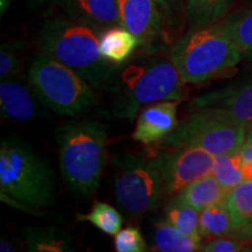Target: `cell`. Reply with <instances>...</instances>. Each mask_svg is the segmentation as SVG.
<instances>
[{
  "instance_id": "52a82bcc",
  "label": "cell",
  "mask_w": 252,
  "mask_h": 252,
  "mask_svg": "<svg viewBox=\"0 0 252 252\" xmlns=\"http://www.w3.org/2000/svg\"><path fill=\"white\" fill-rule=\"evenodd\" d=\"M247 138V124L216 109H195L166 138V146L200 147L214 156L239 152Z\"/></svg>"
},
{
  "instance_id": "484cf974",
  "label": "cell",
  "mask_w": 252,
  "mask_h": 252,
  "mask_svg": "<svg viewBox=\"0 0 252 252\" xmlns=\"http://www.w3.org/2000/svg\"><path fill=\"white\" fill-rule=\"evenodd\" d=\"M20 42L12 41V42H5L0 48V78L13 77L19 72L20 69V53H21Z\"/></svg>"
},
{
  "instance_id": "83f0119b",
  "label": "cell",
  "mask_w": 252,
  "mask_h": 252,
  "mask_svg": "<svg viewBox=\"0 0 252 252\" xmlns=\"http://www.w3.org/2000/svg\"><path fill=\"white\" fill-rule=\"evenodd\" d=\"M115 250L117 252H144L147 251L146 242L139 229L133 226L121 229L115 235Z\"/></svg>"
},
{
  "instance_id": "44dd1931",
  "label": "cell",
  "mask_w": 252,
  "mask_h": 252,
  "mask_svg": "<svg viewBox=\"0 0 252 252\" xmlns=\"http://www.w3.org/2000/svg\"><path fill=\"white\" fill-rule=\"evenodd\" d=\"M234 232V220L225 201L200 210V234L202 237L214 238Z\"/></svg>"
},
{
  "instance_id": "d6a6232c",
  "label": "cell",
  "mask_w": 252,
  "mask_h": 252,
  "mask_svg": "<svg viewBox=\"0 0 252 252\" xmlns=\"http://www.w3.org/2000/svg\"><path fill=\"white\" fill-rule=\"evenodd\" d=\"M0 5H1V15H2L9 6V0H1V4Z\"/></svg>"
},
{
  "instance_id": "9a60e30c",
  "label": "cell",
  "mask_w": 252,
  "mask_h": 252,
  "mask_svg": "<svg viewBox=\"0 0 252 252\" xmlns=\"http://www.w3.org/2000/svg\"><path fill=\"white\" fill-rule=\"evenodd\" d=\"M28 251L74 252L77 245L69 232L56 226H25L21 231Z\"/></svg>"
},
{
  "instance_id": "f1b7e54d",
  "label": "cell",
  "mask_w": 252,
  "mask_h": 252,
  "mask_svg": "<svg viewBox=\"0 0 252 252\" xmlns=\"http://www.w3.org/2000/svg\"><path fill=\"white\" fill-rule=\"evenodd\" d=\"M247 248V239L236 235H224L214 237L210 242L203 245L204 252H239Z\"/></svg>"
},
{
  "instance_id": "836d02e7",
  "label": "cell",
  "mask_w": 252,
  "mask_h": 252,
  "mask_svg": "<svg viewBox=\"0 0 252 252\" xmlns=\"http://www.w3.org/2000/svg\"><path fill=\"white\" fill-rule=\"evenodd\" d=\"M31 1L36 5H43L46 4V2H55V0H31Z\"/></svg>"
},
{
  "instance_id": "3957f363",
  "label": "cell",
  "mask_w": 252,
  "mask_h": 252,
  "mask_svg": "<svg viewBox=\"0 0 252 252\" xmlns=\"http://www.w3.org/2000/svg\"><path fill=\"white\" fill-rule=\"evenodd\" d=\"M108 134V125L97 121L70 122L56 132L60 171L71 191L91 196L99 187Z\"/></svg>"
},
{
  "instance_id": "d4e9b609",
  "label": "cell",
  "mask_w": 252,
  "mask_h": 252,
  "mask_svg": "<svg viewBox=\"0 0 252 252\" xmlns=\"http://www.w3.org/2000/svg\"><path fill=\"white\" fill-rule=\"evenodd\" d=\"M80 220H87L106 235L115 236L122 229L123 217L116 208L105 202H96L89 214L78 215Z\"/></svg>"
},
{
  "instance_id": "2e32d148",
  "label": "cell",
  "mask_w": 252,
  "mask_h": 252,
  "mask_svg": "<svg viewBox=\"0 0 252 252\" xmlns=\"http://www.w3.org/2000/svg\"><path fill=\"white\" fill-rule=\"evenodd\" d=\"M138 47H140L138 37L123 26L108 28L99 34L100 54L115 65H121L133 58Z\"/></svg>"
},
{
  "instance_id": "4dcf8cb0",
  "label": "cell",
  "mask_w": 252,
  "mask_h": 252,
  "mask_svg": "<svg viewBox=\"0 0 252 252\" xmlns=\"http://www.w3.org/2000/svg\"><path fill=\"white\" fill-rule=\"evenodd\" d=\"M17 250L15 248V244L13 242L9 241L8 238L1 237V241H0V251L1 252H13Z\"/></svg>"
},
{
  "instance_id": "ba28073f",
  "label": "cell",
  "mask_w": 252,
  "mask_h": 252,
  "mask_svg": "<svg viewBox=\"0 0 252 252\" xmlns=\"http://www.w3.org/2000/svg\"><path fill=\"white\" fill-rule=\"evenodd\" d=\"M112 165L113 191L119 206L133 215L156 209L163 195L158 156L125 152L113 158Z\"/></svg>"
},
{
  "instance_id": "277c9868",
  "label": "cell",
  "mask_w": 252,
  "mask_h": 252,
  "mask_svg": "<svg viewBox=\"0 0 252 252\" xmlns=\"http://www.w3.org/2000/svg\"><path fill=\"white\" fill-rule=\"evenodd\" d=\"M56 175L52 165L18 135L0 143V189L11 200L35 208L50 206L56 197Z\"/></svg>"
},
{
  "instance_id": "8992f818",
  "label": "cell",
  "mask_w": 252,
  "mask_h": 252,
  "mask_svg": "<svg viewBox=\"0 0 252 252\" xmlns=\"http://www.w3.org/2000/svg\"><path fill=\"white\" fill-rule=\"evenodd\" d=\"M27 77L40 103L59 115L74 117L97 103L94 88L86 78L43 53L32 61Z\"/></svg>"
},
{
  "instance_id": "6da1fadb",
  "label": "cell",
  "mask_w": 252,
  "mask_h": 252,
  "mask_svg": "<svg viewBox=\"0 0 252 252\" xmlns=\"http://www.w3.org/2000/svg\"><path fill=\"white\" fill-rule=\"evenodd\" d=\"M185 86L171 59L137 56L117 65L105 91L111 115L132 121L141 108L160 100H182Z\"/></svg>"
},
{
  "instance_id": "f546056e",
  "label": "cell",
  "mask_w": 252,
  "mask_h": 252,
  "mask_svg": "<svg viewBox=\"0 0 252 252\" xmlns=\"http://www.w3.org/2000/svg\"><path fill=\"white\" fill-rule=\"evenodd\" d=\"M239 154L243 158L244 161L252 163V140L245 139L241 150H239Z\"/></svg>"
},
{
  "instance_id": "e0dca14e",
  "label": "cell",
  "mask_w": 252,
  "mask_h": 252,
  "mask_svg": "<svg viewBox=\"0 0 252 252\" xmlns=\"http://www.w3.org/2000/svg\"><path fill=\"white\" fill-rule=\"evenodd\" d=\"M224 201L234 220V235L249 239L252 234V180L229 189Z\"/></svg>"
},
{
  "instance_id": "cb8c5ba5",
  "label": "cell",
  "mask_w": 252,
  "mask_h": 252,
  "mask_svg": "<svg viewBox=\"0 0 252 252\" xmlns=\"http://www.w3.org/2000/svg\"><path fill=\"white\" fill-rule=\"evenodd\" d=\"M244 160L239 152L219 154L214 158L212 174L225 188L231 189L244 181Z\"/></svg>"
},
{
  "instance_id": "1f68e13d",
  "label": "cell",
  "mask_w": 252,
  "mask_h": 252,
  "mask_svg": "<svg viewBox=\"0 0 252 252\" xmlns=\"http://www.w3.org/2000/svg\"><path fill=\"white\" fill-rule=\"evenodd\" d=\"M245 139L252 140V122H250L247 125V138Z\"/></svg>"
},
{
  "instance_id": "5b68a950",
  "label": "cell",
  "mask_w": 252,
  "mask_h": 252,
  "mask_svg": "<svg viewBox=\"0 0 252 252\" xmlns=\"http://www.w3.org/2000/svg\"><path fill=\"white\" fill-rule=\"evenodd\" d=\"M244 58L220 21L188 30L174 41L169 59L185 84H196L236 67Z\"/></svg>"
},
{
  "instance_id": "603a6c76",
  "label": "cell",
  "mask_w": 252,
  "mask_h": 252,
  "mask_svg": "<svg viewBox=\"0 0 252 252\" xmlns=\"http://www.w3.org/2000/svg\"><path fill=\"white\" fill-rule=\"evenodd\" d=\"M166 220L190 237L202 239L200 234V210L172 198L165 208Z\"/></svg>"
},
{
  "instance_id": "7c38bea8",
  "label": "cell",
  "mask_w": 252,
  "mask_h": 252,
  "mask_svg": "<svg viewBox=\"0 0 252 252\" xmlns=\"http://www.w3.org/2000/svg\"><path fill=\"white\" fill-rule=\"evenodd\" d=\"M179 100H160L140 110L132 134L134 140L151 145L165 140L178 126Z\"/></svg>"
},
{
  "instance_id": "5bb4252c",
  "label": "cell",
  "mask_w": 252,
  "mask_h": 252,
  "mask_svg": "<svg viewBox=\"0 0 252 252\" xmlns=\"http://www.w3.org/2000/svg\"><path fill=\"white\" fill-rule=\"evenodd\" d=\"M39 102L33 88L13 77L0 83V110L6 121L26 123L35 117Z\"/></svg>"
},
{
  "instance_id": "4fadbf2b",
  "label": "cell",
  "mask_w": 252,
  "mask_h": 252,
  "mask_svg": "<svg viewBox=\"0 0 252 252\" xmlns=\"http://www.w3.org/2000/svg\"><path fill=\"white\" fill-rule=\"evenodd\" d=\"M65 15L91 26L99 33L122 26L117 0H55Z\"/></svg>"
},
{
  "instance_id": "ffe728a7",
  "label": "cell",
  "mask_w": 252,
  "mask_h": 252,
  "mask_svg": "<svg viewBox=\"0 0 252 252\" xmlns=\"http://www.w3.org/2000/svg\"><path fill=\"white\" fill-rule=\"evenodd\" d=\"M235 0H186L185 14L188 30L222 20L231 11Z\"/></svg>"
},
{
  "instance_id": "7402d4cb",
  "label": "cell",
  "mask_w": 252,
  "mask_h": 252,
  "mask_svg": "<svg viewBox=\"0 0 252 252\" xmlns=\"http://www.w3.org/2000/svg\"><path fill=\"white\" fill-rule=\"evenodd\" d=\"M220 24L243 55H252V6L231 12L220 20Z\"/></svg>"
},
{
  "instance_id": "8fae6325",
  "label": "cell",
  "mask_w": 252,
  "mask_h": 252,
  "mask_svg": "<svg viewBox=\"0 0 252 252\" xmlns=\"http://www.w3.org/2000/svg\"><path fill=\"white\" fill-rule=\"evenodd\" d=\"M193 106L194 110H220L248 125L252 122V76L200 94L193 100Z\"/></svg>"
},
{
  "instance_id": "4316f807",
  "label": "cell",
  "mask_w": 252,
  "mask_h": 252,
  "mask_svg": "<svg viewBox=\"0 0 252 252\" xmlns=\"http://www.w3.org/2000/svg\"><path fill=\"white\" fill-rule=\"evenodd\" d=\"M154 2L162 15L165 30L178 31L181 27L182 20L186 21V0H154Z\"/></svg>"
},
{
  "instance_id": "7a4b0ae2",
  "label": "cell",
  "mask_w": 252,
  "mask_h": 252,
  "mask_svg": "<svg viewBox=\"0 0 252 252\" xmlns=\"http://www.w3.org/2000/svg\"><path fill=\"white\" fill-rule=\"evenodd\" d=\"M99 32L68 15L47 19L37 32L41 53L68 65L94 89L105 90L117 65L99 50Z\"/></svg>"
},
{
  "instance_id": "e575fe53",
  "label": "cell",
  "mask_w": 252,
  "mask_h": 252,
  "mask_svg": "<svg viewBox=\"0 0 252 252\" xmlns=\"http://www.w3.org/2000/svg\"><path fill=\"white\" fill-rule=\"evenodd\" d=\"M250 238H252V234H251V237Z\"/></svg>"
},
{
  "instance_id": "9c48e42d",
  "label": "cell",
  "mask_w": 252,
  "mask_h": 252,
  "mask_svg": "<svg viewBox=\"0 0 252 252\" xmlns=\"http://www.w3.org/2000/svg\"><path fill=\"white\" fill-rule=\"evenodd\" d=\"M215 156L200 147H179L158 156L163 195H175L197 179L212 173Z\"/></svg>"
},
{
  "instance_id": "30bf717a",
  "label": "cell",
  "mask_w": 252,
  "mask_h": 252,
  "mask_svg": "<svg viewBox=\"0 0 252 252\" xmlns=\"http://www.w3.org/2000/svg\"><path fill=\"white\" fill-rule=\"evenodd\" d=\"M122 26L133 33L143 48L162 39L165 24L154 0H117Z\"/></svg>"
},
{
  "instance_id": "d6986e66",
  "label": "cell",
  "mask_w": 252,
  "mask_h": 252,
  "mask_svg": "<svg viewBox=\"0 0 252 252\" xmlns=\"http://www.w3.org/2000/svg\"><path fill=\"white\" fill-rule=\"evenodd\" d=\"M153 249L160 252L202 251V239L186 235L167 220H159L153 228Z\"/></svg>"
},
{
  "instance_id": "ac0fdd59",
  "label": "cell",
  "mask_w": 252,
  "mask_h": 252,
  "mask_svg": "<svg viewBox=\"0 0 252 252\" xmlns=\"http://www.w3.org/2000/svg\"><path fill=\"white\" fill-rule=\"evenodd\" d=\"M228 191L229 189L225 188L210 173L186 186L178 194H175L173 198L180 202L190 204L201 210L208 206L224 201Z\"/></svg>"
}]
</instances>
